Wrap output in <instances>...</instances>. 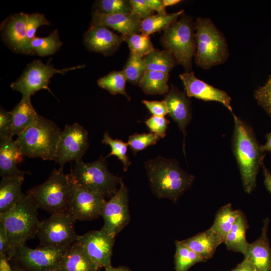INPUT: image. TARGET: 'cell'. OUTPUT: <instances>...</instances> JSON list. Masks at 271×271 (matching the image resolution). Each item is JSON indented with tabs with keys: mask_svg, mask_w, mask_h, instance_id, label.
Listing matches in <instances>:
<instances>
[{
	"mask_svg": "<svg viewBox=\"0 0 271 271\" xmlns=\"http://www.w3.org/2000/svg\"><path fill=\"white\" fill-rule=\"evenodd\" d=\"M11 113V136L12 137L22 133L35 121L38 115L31 103V97L25 96H22Z\"/></svg>",
	"mask_w": 271,
	"mask_h": 271,
	"instance_id": "26",
	"label": "cell"
},
{
	"mask_svg": "<svg viewBox=\"0 0 271 271\" xmlns=\"http://www.w3.org/2000/svg\"><path fill=\"white\" fill-rule=\"evenodd\" d=\"M84 67V65H81L58 69L52 65L44 64L40 60H35L27 65L21 75L11 84V87L14 90L20 92L22 96L25 97H31L42 89H47L52 93L48 85L50 79L55 74H65L68 71Z\"/></svg>",
	"mask_w": 271,
	"mask_h": 271,
	"instance_id": "11",
	"label": "cell"
},
{
	"mask_svg": "<svg viewBox=\"0 0 271 271\" xmlns=\"http://www.w3.org/2000/svg\"><path fill=\"white\" fill-rule=\"evenodd\" d=\"M195 31V22L183 14L179 19L164 30L160 39L165 50L173 54L178 64L181 65L186 72H190L192 69V59L196 49Z\"/></svg>",
	"mask_w": 271,
	"mask_h": 271,
	"instance_id": "8",
	"label": "cell"
},
{
	"mask_svg": "<svg viewBox=\"0 0 271 271\" xmlns=\"http://www.w3.org/2000/svg\"><path fill=\"white\" fill-rule=\"evenodd\" d=\"M24 175L3 177L0 183V213H6L15 207L23 192L21 187Z\"/></svg>",
	"mask_w": 271,
	"mask_h": 271,
	"instance_id": "25",
	"label": "cell"
},
{
	"mask_svg": "<svg viewBox=\"0 0 271 271\" xmlns=\"http://www.w3.org/2000/svg\"><path fill=\"white\" fill-rule=\"evenodd\" d=\"M72 182L63 168L54 169L43 183L28 190L27 195L38 209L50 214L69 212Z\"/></svg>",
	"mask_w": 271,
	"mask_h": 271,
	"instance_id": "4",
	"label": "cell"
},
{
	"mask_svg": "<svg viewBox=\"0 0 271 271\" xmlns=\"http://www.w3.org/2000/svg\"><path fill=\"white\" fill-rule=\"evenodd\" d=\"M181 241L205 261L212 258L218 246L222 243L210 228Z\"/></svg>",
	"mask_w": 271,
	"mask_h": 271,
	"instance_id": "24",
	"label": "cell"
},
{
	"mask_svg": "<svg viewBox=\"0 0 271 271\" xmlns=\"http://www.w3.org/2000/svg\"><path fill=\"white\" fill-rule=\"evenodd\" d=\"M62 44L58 31L56 29L47 37L34 38L31 42V47L34 55L44 57L55 53Z\"/></svg>",
	"mask_w": 271,
	"mask_h": 271,
	"instance_id": "32",
	"label": "cell"
},
{
	"mask_svg": "<svg viewBox=\"0 0 271 271\" xmlns=\"http://www.w3.org/2000/svg\"><path fill=\"white\" fill-rule=\"evenodd\" d=\"M105 197L72 183L69 212L77 220L95 219L100 216Z\"/></svg>",
	"mask_w": 271,
	"mask_h": 271,
	"instance_id": "15",
	"label": "cell"
},
{
	"mask_svg": "<svg viewBox=\"0 0 271 271\" xmlns=\"http://www.w3.org/2000/svg\"><path fill=\"white\" fill-rule=\"evenodd\" d=\"M131 14L136 15L141 20H145L153 15V11L149 6L147 0H130Z\"/></svg>",
	"mask_w": 271,
	"mask_h": 271,
	"instance_id": "43",
	"label": "cell"
},
{
	"mask_svg": "<svg viewBox=\"0 0 271 271\" xmlns=\"http://www.w3.org/2000/svg\"><path fill=\"white\" fill-rule=\"evenodd\" d=\"M94 10L105 14H130L129 1L100 0L95 2Z\"/></svg>",
	"mask_w": 271,
	"mask_h": 271,
	"instance_id": "38",
	"label": "cell"
},
{
	"mask_svg": "<svg viewBox=\"0 0 271 271\" xmlns=\"http://www.w3.org/2000/svg\"><path fill=\"white\" fill-rule=\"evenodd\" d=\"M37 209L28 195L23 193L14 208L0 213V222L6 228L11 247L25 245L27 240L37 236L41 223Z\"/></svg>",
	"mask_w": 271,
	"mask_h": 271,
	"instance_id": "7",
	"label": "cell"
},
{
	"mask_svg": "<svg viewBox=\"0 0 271 271\" xmlns=\"http://www.w3.org/2000/svg\"><path fill=\"white\" fill-rule=\"evenodd\" d=\"M68 248L17 246L11 248L8 258L13 266L24 271H56Z\"/></svg>",
	"mask_w": 271,
	"mask_h": 271,
	"instance_id": "9",
	"label": "cell"
},
{
	"mask_svg": "<svg viewBox=\"0 0 271 271\" xmlns=\"http://www.w3.org/2000/svg\"><path fill=\"white\" fill-rule=\"evenodd\" d=\"M106 157L86 163L82 159L74 161L69 174L72 183L89 191L111 198L117 191L122 179L111 173Z\"/></svg>",
	"mask_w": 271,
	"mask_h": 271,
	"instance_id": "5",
	"label": "cell"
},
{
	"mask_svg": "<svg viewBox=\"0 0 271 271\" xmlns=\"http://www.w3.org/2000/svg\"><path fill=\"white\" fill-rule=\"evenodd\" d=\"M61 131L55 122L38 114L16 141L23 156L55 161Z\"/></svg>",
	"mask_w": 271,
	"mask_h": 271,
	"instance_id": "3",
	"label": "cell"
},
{
	"mask_svg": "<svg viewBox=\"0 0 271 271\" xmlns=\"http://www.w3.org/2000/svg\"><path fill=\"white\" fill-rule=\"evenodd\" d=\"M0 260L1 271H24L13 266L7 258L0 257Z\"/></svg>",
	"mask_w": 271,
	"mask_h": 271,
	"instance_id": "49",
	"label": "cell"
},
{
	"mask_svg": "<svg viewBox=\"0 0 271 271\" xmlns=\"http://www.w3.org/2000/svg\"><path fill=\"white\" fill-rule=\"evenodd\" d=\"M169 78V73L147 70L138 85L147 95L166 94L170 89Z\"/></svg>",
	"mask_w": 271,
	"mask_h": 271,
	"instance_id": "29",
	"label": "cell"
},
{
	"mask_svg": "<svg viewBox=\"0 0 271 271\" xmlns=\"http://www.w3.org/2000/svg\"><path fill=\"white\" fill-rule=\"evenodd\" d=\"M187 96L204 101H215L222 103L232 112L231 97L224 91L217 88L197 78L194 72L179 74Z\"/></svg>",
	"mask_w": 271,
	"mask_h": 271,
	"instance_id": "17",
	"label": "cell"
},
{
	"mask_svg": "<svg viewBox=\"0 0 271 271\" xmlns=\"http://www.w3.org/2000/svg\"><path fill=\"white\" fill-rule=\"evenodd\" d=\"M124 41L122 35H118L103 26H90L83 35V43L90 51L105 56L113 54Z\"/></svg>",
	"mask_w": 271,
	"mask_h": 271,
	"instance_id": "18",
	"label": "cell"
},
{
	"mask_svg": "<svg viewBox=\"0 0 271 271\" xmlns=\"http://www.w3.org/2000/svg\"><path fill=\"white\" fill-rule=\"evenodd\" d=\"M126 81V79L122 70L112 71L99 78L97 80V84L99 87L106 90L110 94L123 95L129 101L130 97L128 95L125 89Z\"/></svg>",
	"mask_w": 271,
	"mask_h": 271,
	"instance_id": "34",
	"label": "cell"
},
{
	"mask_svg": "<svg viewBox=\"0 0 271 271\" xmlns=\"http://www.w3.org/2000/svg\"><path fill=\"white\" fill-rule=\"evenodd\" d=\"M248 227L247 218L240 210L224 242L228 250L241 252L244 255L246 253L249 243L246 238V232Z\"/></svg>",
	"mask_w": 271,
	"mask_h": 271,
	"instance_id": "27",
	"label": "cell"
},
{
	"mask_svg": "<svg viewBox=\"0 0 271 271\" xmlns=\"http://www.w3.org/2000/svg\"><path fill=\"white\" fill-rule=\"evenodd\" d=\"M129 192L122 181L116 193L106 201L101 212L104 224L102 228L115 237L129 223Z\"/></svg>",
	"mask_w": 271,
	"mask_h": 271,
	"instance_id": "13",
	"label": "cell"
},
{
	"mask_svg": "<svg viewBox=\"0 0 271 271\" xmlns=\"http://www.w3.org/2000/svg\"><path fill=\"white\" fill-rule=\"evenodd\" d=\"M184 12V10H181L172 14H158L142 20L141 26V34L149 36L155 32L164 30L177 21Z\"/></svg>",
	"mask_w": 271,
	"mask_h": 271,
	"instance_id": "31",
	"label": "cell"
},
{
	"mask_svg": "<svg viewBox=\"0 0 271 271\" xmlns=\"http://www.w3.org/2000/svg\"><path fill=\"white\" fill-rule=\"evenodd\" d=\"M269 219L263 221L260 236L253 242L249 243L244 259L250 262L256 271H270L271 247L267 237Z\"/></svg>",
	"mask_w": 271,
	"mask_h": 271,
	"instance_id": "21",
	"label": "cell"
},
{
	"mask_svg": "<svg viewBox=\"0 0 271 271\" xmlns=\"http://www.w3.org/2000/svg\"><path fill=\"white\" fill-rule=\"evenodd\" d=\"M105 271H131V270L125 266L114 267L111 265L105 267Z\"/></svg>",
	"mask_w": 271,
	"mask_h": 271,
	"instance_id": "52",
	"label": "cell"
},
{
	"mask_svg": "<svg viewBox=\"0 0 271 271\" xmlns=\"http://www.w3.org/2000/svg\"><path fill=\"white\" fill-rule=\"evenodd\" d=\"M239 212V209L234 210L230 203L221 207L217 211L213 223L210 228L218 235L222 243H224Z\"/></svg>",
	"mask_w": 271,
	"mask_h": 271,
	"instance_id": "28",
	"label": "cell"
},
{
	"mask_svg": "<svg viewBox=\"0 0 271 271\" xmlns=\"http://www.w3.org/2000/svg\"><path fill=\"white\" fill-rule=\"evenodd\" d=\"M102 144L108 145L110 147V153L105 157L115 156L122 162L123 169L124 172L127 171L131 162L127 155V143H125L120 140L113 139L110 136L107 130H106L103 134L101 141Z\"/></svg>",
	"mask_w": 271,
	"mask_h": 271,
	"instance_id": "36",
	"label": "cell"
},
{
	"mask_svg": "<svg viewBox=\"0 0 271 271\" xmlns=\"http://www.w3.org/2000/svg\"><path fill=\"white\" fill-rule=\"evenodd\" d=\"M146 125L151 132L161 138H164L166 135V131L168 128L170 121L164 116L153 115L145 121Z\"/></svg>",
	"mask_w": 271,
	"mask_h": 271,
	"instance_id": "42",
	"label": "cell"
},
{
	"mask_svg": "<svg viewBox=\"0 0 271 271\" xmlns=\"http://www.w3.org/2000/svg\"><path fill=\"white\" fill-rule=\"evenodd\" d=\"M28 14L11 15L3 21L0 29L2 39L10 49L17 53L34 55L27 39Z\"/></svg>",
	"mask_w": 271,
	"mask_h": 271,
	"instance_id": "16",
	"label": "cell"
},
{
	"mask_svg": "<svg viewBox=\"0 0 271 271\" xmlns=\"http://www.w3.org/2000/svg\"><path fill=\"white\" fill-rule=\"evenodd\" d=\"M147 2L149 6L153 11L157 12L158 14H167L162 0H147Z\"/></svg>",
	"mask_w": 271,
	"mask_h": 271,
	"instance_id": "47",
	"label": "cell"
},
{
	"mask_svg": "<svg viewBox=\"0 0 271 271\" xmlns=\"http://www.w3.org/2000/svg\"><path fill=\"white\" fill-rule=\"evenodd\" d=\"M142 103L146 106L153 115L164 116L169 113L167 103L164 100L162 101L143 100Z\"/></svg>",
	"mask_w": 271,
	"mask_h": 271,
	"instance_id": "44",
	"label": "cell"
},
{
	"mask_svg": "<svg viewBox=\"0 0 271 271\" xmlns=\"http://www.w3.org/2000/svg\"><path fill=\"white\" fill-rule=\"evenodd\" d=\"M142 21L131 14H105L93 10L90 26H105L118 31L124 36L139 34Z\"/></svg>",
	"mask_w": 271,
	"mask_h": 271,
	"instance_id": "20",
	"label": "cell"
},
{
	"mask_svg": "<svg viewBox=\"0 0 271 271\" xmlns=\"http://www.w3.org/2000/svg\"><path fill=\"white\" fill-rule=\"evenodd\" d=\"M11 248L6 228L3 224L0 222V257L8 258Z\"/></svg>",
	"mask_w": 271,
	"mask_h": 271,
	"instance_id": "46",
	"label": "cell"
},
{
	"mask_svg": "<svg viewBox=\"0 0 271 271\" xmlns=\"http://www.w3.org/2000/svg\"><path fill=\"white\" fill-rule=\"evenodd\" d=\"M76 241L100 268L111 265V258L115 237L111 236L103 228L89 231L79 235Z\"/></svg>",
	"mask_w": 271,
	"mask_h": 271,
	"instance_id": "14",
	"label": "cell"
},
{
	"mask_svg": "<svg viewBox=\"0 0 271 271\" xmlns=\"http://www.w3.org/2000/svg\"><path fill=\"white\" fill-rule=\"evenodd\" d=\"M100 267L87 254L77 241L67 249L59 266V271H98Z\"/></svg>",
	"mask_w": 271,
	"mask_h": 271,
	"instance_id": "23",
	"label": "cell"
},
{
	"mask_svg": "<svg viewBox=\"0 0 271 271\" xmlns=\"http://www.w3.org/2000/svg\"><path fill=\"white\" fill-rule=\"evenodd\" d=\"M11 124L12 117L11 111H7L2 107H1L0 139L12 137L11 136Z\"/></svg>",
	"mask_w": 271,
	"mask_h": 271,
	"instance_id": "45",
	"label": "cell"
},
{
	"mask_svg": "<svg viewBox=\"0 0 271 271\" xmlns=\"http://www.w3.org/2000/svg\"><path fill=\"white\" fill-rule=\"evenodd\" d=\"M23 157L20 153L16 140L9 137L0 139V176L1 177L31 173L20 170L17 164L22 162Z\"/></svg>",
	"mask_w": 271,
	"mask_h": 271,
	"instance_id": "22",
	"label": "cell"
},
{
	"mask_svg": "<svg viewBox=\"0 0 271 271\" xmlns=\"http://www.w3.org/2000/svg\"><path fill=\"white\" fill-rule=\"evenodd\" d=\"M164 100L168 106V114L177 123L185 139L186 127L192 118L191 103L189 97L185 92L182 91L177 87L172 85L165 95Z\"/></svg>",
	"mask_w": 271,
	"mask_h": 271,
	"instance_id": "19",
	"label": "cell"
},
{
	"mask_svg": "<svg viewBox=\"0 0 271 271\" xmlns=\"http://www.w3.org/2000/svg\"><path fill=\"white\" fill-rule=\"evenodd\" d=\"M49 25L50 22L43 14L35 13L28 15L26 24L27 39L28 46L32 51L31 42L36 37V32L38 28L43 25Z\"/></svg>",
	"mask_w": 271,
	"mask_h": 271,
	"instance_id": "40",
	"label": "cell"
},
{
	"mask_svg": "<svg viewBox=\"0 0 271 271\" xmlns=\"http://www.w3.org/2000/svg\"><path fill=\"white\" fill-rule=\"evenodd\" d=\"M181 2V1L180 0H162L163 5L165 7L176 5Z\"/></svg>",
	"mask_w": 271,
	"mask_h": 271,
	"instance_id": "53",
	"label": "cell"
},
{
	"mask_svg": "<svg viewBox=\"0 0 271 271\" xmlns=\"http://www.w3.org/2000/svg\"><path fill=\"white\" fill-rule=\"evenodd\" d=\"M234 128L232 148L239 170L243 189L250 194L256 186V178L263 165L265 154L252 128L233 113Z\"/></svg>",
	"mask_w": 271,
	"mask_h": 271,
	"instance_id": "2",
	"label": "cell"
},
{
	"mask_svg": "<svg viewBox=\"0 0 271 271\" xmlns=\"http://www.w3.org/2000/svg\"><path fill=\"white\" fill-rule=\"evenodd\" d=\"M151 189L158 198L174 203L193 185L195 177L184 170L175 159L159 156L144 163Z\"/></svg>",
	"mask_w": 271,
	"mask_h": 271,
	"instance_id": "1",
	"label": "cell"
},
{
	"mask_svg": "<svg viewBox=\"0 0 271 271\" xmlns=\"http://www.w3.org/2000/svg\"><path fill=\"white\" fill-rule=\"evenodd\" d=\"M77 219L70 212L51 214L41 221L37 236L38 247L67 248L78 238L75 231Z\"/></svg>",
	"mask_w": 271,
	"mask_h": 271,
	"instance_id": "10",
	"label": "cell"
},
{
	"mask_svg": "<svg viewBox=\"0 0 271 271\" xmlns=\"http://www.w3.org/2000/svg\"><path fill=\"white\" fill-rule=\"evenodd\" d=\"M147 70L169 73L178 64L173 54L168 50L155 49L143 57Z\"/></svg>",
	"mask_w": 271,
	"mask_h": 271,
	"instance_id": "30",
	"label": "cell"
},
{
	"mask_svg": "<svg viewBox=\"0 0 271 271\" xmlns=\"http://www.w3.org/2000/svg\"><path fill=\"white\" fill-rule=\"evenodd\" d=\"M175 246L174 263L176 271H188L195 264L205 261L181 240L175 241Z\"/></svg>",
	"mask_w": 271,
	"mask_h": 271,
	"instance_id": "33",
	"label": "cell"
},
{
	"mask_svg": "<svg viewBox=\"0 0 271 271\" xmlns=\"http://www.w3.org/2000/svg\"><path fill=\"white\" fill-rule=\"evenodd\" d=\"M123 37L128 46L130 52L136 55L144 57L155 50L149 36L134 34L123 36Z\"/></svg>",
	"mask_w": 271,
	"mask_h": 271,
	"instance_id": "37",
	"label": "cell"
},
{
	"mask_svg": "<svg viewBox=\"0 0 271 271\" xmlns=\"http://www.w3.org/2000/svg\"><path fill=\"white\" fill-rule=\"evenodd\" d=\"M88 147V132L82 126L66 125L60 132L55 161L63 168L67 162L81 160Z\"/></svg>",
	"mask_w": 271,
	"mask_h": 271,
	"instance_id": "12",
	"label": "cell"
},
{
	"mask_svg": "<svg viewBox=\"0 0 271 271\" xmlns=\"http://www.w3.org/2000/svg\"><path fill=\"white\" fill-rule=\"evenodd\" d=\"M160 139V137L152 132L136 133L129 136L127 143L133 155L136 156L139 152L156 144Z\"/></svg>",
	"mask_w": 271,
	"mask_h": 271,
	"instance_id": "39",
	"label": "cell"
},
{
	"mask_svg": "<svg viewBox=\"0 0 271 271\" xmlns=\"http://www.w3.org/2000/svg\"><path fill=\"white\" fill-rule=\"evenodd\" d=\"M231 271H256L254 266L245 259L239 263Z\"/></svg>",
	"mask_w": 271,
	"mask_h": 271,
	"instance_id": "48",
	"label": "cell"
},
{
	"mask_svg": "<svg viewBox=\"0 0 271 271\" xmlns=\"http://www.w3.org/2000/svg\"><path fill=\"white\" fill-rule=\"evenodd\" d=\"M147 71L143 57L130 52L122 70L126 81L133 85L139 84Z\"/></svg>",
	"mask_w": 271,
	"mask_h": 271,
	"instance_id": "35",
	"label": "cell"
},
{
	"mask_svg": "<svg viewBox=\"0 0 271 271\" xmlns=\"http://www.w3.org/2000/svg\"><path fill=\"white\" fill-rule=\"evenodd\" d=\"M262 167L264 176V185L267 191L271 194V173L264 165Z\"/></svg>",
	"mask_w": 271,
	"mask_h": 271,
	"instance_id": "50",
	"label": "cell"
},
{
	"mask_svg": "<svg viewBox=\"0 0 271 271\" xmlns=\"http://www.w3.org/2000/svg\"><path fill=\"white\" fill-rule=\"evenodd\" d=\"M266 142L265 144L261 146V148L263 152H269L271 153V132L265 135Z\"/></svg>",
	"mask_w": 271,
	"mask_h": 271,
	"instance_id": "51",
	"label": "cell"
},
{
	"mask_svg": "<svg viewBox=\"0 0 271 271\" xmlns=\"http://www.w3.org/2000/svg\"><path fill=\"white\" fill-rule=\"evenodd\" d=\"M257 103L271 116V75L264 85L254 91Z\"/></svg>",
	"mask_w": 271,
	"mask_h": 271,
	"instance_id": "41",
	"label": "cell"
},
{
	"mask_svg": "<svg viewBox=\"0 0 271 271\" xmlns=\"http://www.w3.org/2000/svg\"><path fill=\"white\" fill-rule=\"evenodd\" d=\"M56 271H59V270H56Z\"/></svg>",
	"mask_w": 271,
	"mask_h": 271,
	"instance_id": "54",
	"label": "cell"
},
{
	"mask_svg": "<svg viewBox=\"0 0 271 271\" xmlns=\"http://www.w3.org/2000/svg\"><path fill=\"white\" fill-rule=\"evenodd\" d=\"M195 64L203 69L224 63L229 53L226 40L209 18L195 21Z\"/></svg>",
	"mask_w": 271,
	"mask_h": 271,
	"instance_id": "6",
	"label": "cell"
},
{
	"mask_svg": "<svg viewBox=\"0 0 271 271\" xmlns=\"http://www.w3.org/2000/svg\"><path fill=\"white\" fill-rule=\"evenodd\" d=\"M270 271H271V269H270Z\"/></svg>",
	"mask_w": 271,
	"mask_h": 271,
	"instance_id": "55",
	"label": "cell"
}]
</instances>
